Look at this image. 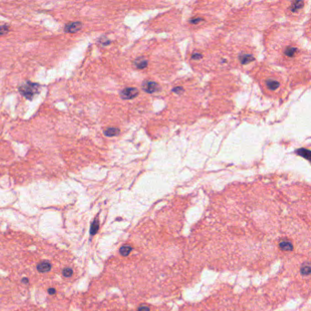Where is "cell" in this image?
<instances>
[{"mask_svg": "<svg viewBox=\"0 0 311 311\" xmlns=\"http://www.w3.org/2000/svg\"><path fill=\"white\" fill-rule=\"evenodd\" d=\"M8 32H9V27L8 25H6V24L0 25V36L6 35Z\"/></svg>", "mask_w": 311, "mask_h": 311, "instance_id": "11", "label": "cell"}, {"mask_svg": "<svg viewBox=\"0 0 311 311\" xmlns=\"http://www.w3.org/2000/svg\"><path fill=\"white\" fill-rule=\"evenodd\" d=\"M138 94H139V91L136 88H125L120 93L121 99L123 100H131L135 98Z\"/></svg>", "mask_w": 311, "mask_h": 311, "instance_id": "2", "label": "cell"}, {"mask_svg": "<svg viewBox=\"0 0 311 311\" xmlns=\"http://www.w3.org/2000/svg\"><path fill=\"white\" fill-rule=\"evenodd\" d=\"M142 89L147 93H154L159 90V85L150 80H146L142 83Z\"/></svg>", "mask_w": 311, "mask_h": 311, "instance_id": "3", "label": "cell"}, {"mask_svg": "<svg viewBox=\"0 0 311 311\" xmlns=\"http://www.w3.org/2000/svg\"><path fill=\"white\" fill-rule=\"evenodd\" d=\"M201 20H202L201 19H195V20H194V19H193V20H191V23H193V24H194V23H195V24H196V23H197V21H201Z\"/></svg>", "mask_w": 311, "mask_h": 311, "instance_id": "14", "label": "cell"}, {"mask_svg": "<svg viewBox=\"0 0 311 311\" xmlns=\"http://www.w3.org/2000/svg\"><path fill=\"white\" fill-rule=\"evenodd\" d=\"M201 57H202L201 55H193V58L195 59H196V58H201Z\"/></svg>", "mask_w": 311, "mask_h": 311, "instance_id": "15", "label": "cell"}, {"mask_svg": "<svg viewBox=\"0 0 311 311\" xmlns=\"http://www.w3.org/2000/svg\"><path fill=\"white\" fill-rule=\"evenodd\" d=\"M120 132V130L118 128H108L104 130V134L108 137H113L118 135Z\"/></svg>", "mask_w": 311, "mask_h": 311, "instance_id": "7", "label": "cell"}, {"mask_svg": "<svg viewBox=\"0 0 311 311\" xmlns=\"http://www.w3.org/2000/svg\"><path fill=\"white\" fill-rule=\"evenodd\" d=\"M296 51H297V49H296V48L289 47V48H287V49H286V51H285V54H286L287 57H290V58H292V57H294V56L296 55Z\"/></svg>", "mask_w": 311, "mask_h": 311, "instance_id": "10", "label": "cell"}, {"mask_svg": "<svg viewBox=\"0 0 311 311\" xmlns=\"http://www.w3.org/2000/svg\"><path fill=\"white\" fill-rule=\"evenodd\" d=\"M100 42L102 45H109V44H110V40L106 39L105 38H102V39L100 40Z\"/></svg>", "mask_w": 311, "mask_h": 311, "instance_id": "13", "label": "cell"}, {"mask_svg": "<svg viewBox=\"0 0 311 311\" xmlns=\"http://www.w3.org/2000/svg\"><path fill=\"white\" fill-rule=\"evenodd\" d=\"M265 84H266V87L271 90H275L279 87V82L275 79H267Z\"/></svg>", "mask_w": 311, "mask_h": 311, "instance_id": "6", "label": "cell"}, {"mask_svg": "<svg viewBox=\"0 0 311 311\" xmlns=\"http://www.w3.org/2000/svg\"><path fill=\"white\" fill-rule=\"evenodd\" d=\"M20 94L28 100H32L40 91V86L38 83L31 81L24 82L19 89Z\"/></svg>", "mask_w": 311, "mask_h": 311, "instance_id": "1", "label": "cell"}, {"mask_svg": "<svg viewBox=\"0 0 311 311\" xmlns=\"http://www.w3.org/2000/svg\"><path fill=\"white\" fill-rule=\"evenodd\" d=\"M133 64H134V66H135L137 69H145V68L147 67V65H148V61H147V59H144V58L140 57V58H138V59H136L134 60Z\"/></svg>", "mask_w": 311, "mask_h": 311, "instance_id": "5", "label": "cell"}, {"mask_svg": "<svg viewBox=\"0 0 311 311\" xmlns=\"http://www.w3.org/2000/svg\"><path fill=\"white\" fill-rule=\"evenodd\" d=\"M82 28V24L79 21L76 22H69L64 27V31L67 33H76L79 31Z\"/></svg>", "mask_w": 311, "mask_h": 311, "instance_id": "4", "label": "cell"}, {"mask_svg": "<svg viewBox=\"0 0 311 311\" xmlns=\"http://www.w3.org/2000/svg\"><path fill=\"white\" fill-rule=\"evenodd\" d=\"M304 6V3L303 2H301V1H297V2H295V3H293V5H292V10L293 11H296V10H297V9H299L300 8H302Z\"/></svg>", "mask_w": 311, "mask_h": 311, "instance_id": "12", "label": "cell"}, {"mask_svg": "<svg viewBox=\"0 0 311 311\" xmlns=\"http://www.w3.org/2000/svg\"><path fill=\"white\" fill-rule=\"evenodd\" d=\"M298 155H300V156L306 158V160H309L310 159V151L306 149H304V148H301V149H298L296 151Z\"/></svg>", "mask_w": 311, "mask_h": 311, "instance_id": "8", "label": "cell"}, {"mask_svg": "<svg viewBox=\"0 0 311 311\" xmlns=\"http://www.w3.org/2000/svg\"><path fill=\"white\" fill-rule=\"evenodd\" d=\"M239 59H240V61L242 64H248L249 62L254 60V57L252 55H248V54H244V55L240 56Z\"/></svg>", "mask_w": 311, "mask_h": 311, "instance_id": "9", "label": "cell"}]
</instances>
